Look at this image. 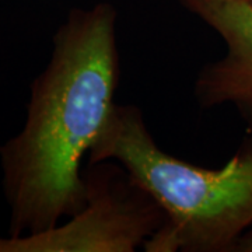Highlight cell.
<instances>
[{
    "instance_id": "obj_6",
    "label": "cell",
    "mask_w": 252,
    "mask_h": 252,
    "mask_svg": "<svg viewBox=\"0 0 252 252\" xmlns=\"http://www.w3.org/2000/svg\"><path fill=\"white\" fill-rule=\"evenodd\" d=\"M244 1H247V3H251L252 4V0H244Z\"/></svg>"
},
{
    "instance_id": "obj_3",
    "label": "cell",
    "mask_w": 252,
    "mask_h": 252,
    "mask_svg": "<svg viewBox=\"0 0 252 252\" xmlns=\"http://www.w3.org/2000/svg\"><path fill=\"white\" fill-rule=\"evenodd\" d=\"M84 177L87 202L66 224L18 237H0V252H132L161 227L160 207L127 172L97 162Z\"/></svg>"
},
{
    "instance_id": "obj_5",
    "label": "cell",
    "mask_w": 252,
    "mask_h": 252,
    "mask_svg": "<svg viewBox=\"0 0 252 252\" xmlns=\"http://www.w3.org/2000/svg\"><path fill=\"white\" fill-rule=\"evenodd\" d=\"M235 250L238 251H245V252H252V231L251 233H247L240 238V241L235 245Z\"/></svg>"
},
{
    "instance_id": "obj_1",
    "label": "cell",
    "mask_w": 252,
    "mask_h": 252,
    "mask_svg": "<svg viewBox=\"0 0 252 252\" xmlns=\"http://www.w3.org/2000/svg\"><path fill=\"white\" fill-rule=\"evenodd\" d=\"M117 11L109 3L72 10L32 81L23 129L0 146L10 237L59 224L87 202L81 161L115 107Z\"/></svg>"
},
{
    "instance_id": "obj_4",
    "label": "cell",
    "mask_w": 252,
    "mask_h": 252,
    "mask_svg": "<svg viewBox=\"0 0 252 252\" xmlns=\"http://www.w3.org/2000/svg\"><path fill=\"white\" fill-rule=\"evenodd\" d=\"M216 31L224 55L205 66L195 83L202 107L234 105L252 122V4L244 0H177Z\"/></svg>"
},
{
    "instance_id": "obj_2",
    "label": "cell",
    "mask_w": 252,
    "mask_h": 252,
    "mask_svg": "<svg viewBox=\"0 0 252 252\" xmlns=\"http://www.w3.org/2000/svg\"><path fill=\"white\" fill-rule=\"evenodd\" d=\"M89 161L119 164L160 207L164 221L146 251L235 250L252 225V143L220 168L199 167L161 150L136 107L115 104Z\"/></svg>"
}]
</instances>
